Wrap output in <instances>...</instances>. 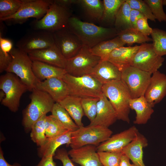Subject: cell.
<instances>
[{
	"label": "cell",
	"mask_w": 166,
	"mask_h": 166,
	"mask_svg": "<svg viewBox=\"0 0 166 166\" xmlns=\"http://www.w3.org/2000/svg\"><path fill=\"white\" fill-rule=\"evenodd\" d=\"M46 116H44L37 121L33 124L31 129V139L40 147L44 143L47 138L45 129Z\"/></svg>",
	"instance_id": "8d00e7d4"
},
{
	"label": "cell",
	"mask_w": 166,
	"mask_h": 166,
	"mask_svg": "<svg viewBox=\"0 0 166 166\" xmlns=\"http://www.w3.org/2000/svg\"><path fill=\"white\" fill-rule=\"evenodd\" d=\"M62 79L67 86L70 95L81 99L99 98L103 94V85L89 75L77 77L66 73Z\"/></svg>",
	"instance_id": "5b68a950"
},
{
	"label": "cell",
	"mask_w": 166,
	"mask_h": 166,
	"mask_svg": "<svg viewBox=\"0 0 166 166\" xmlns=\"http://www.w3.org/2000/svg\"><path fill=\"white\" fill-rule=\"evenodd\" d=\"M140 45L122 46L113 50L107 60L115 65L121 71L123 69L131 65L132 59L138 50Z\"/></svg>",
	"instance_id": "603a6c76"
},
{
	"label": "cell",
	"mask_w": 166,
	"mask_h": 166,
	"mask_svg": "<svg viewBox=\"0 0 166 166\" xmlns=\"http://www.w3.org/2000/svg\"><path fill=\"white\" fill-rule=\"evenodd\" d=\"M5 97V94L4 91L1 90H0V101L1 102Z\"/></svg>",
	"instance_id": "f907efd6"
},
{
	"label": "cell",
	"mask_w": 166,
	"mask_h": 166,
	"mask_svg": "<svg viewBox=\"0 0 166 166\" xmlns=\"http://www.w3.org/2000/svg\"><path fill=\"white\" fill-rule=\"evenodd\" d=\"M54 1L59 4L66 8L69 9L71 5L78 4L79 0H56Z\"/></svg>",
	"instance_id": "7dc6e473"
},
{
	"label": "cell",
	"mask_w": 166,
	"mask_h": 166,
	"mask_svg": "<svg viewBox=\"0 0 166 166\" xmlns=\"http://www.w3.org/2000/svg\"><path fill=\"white\" fill-rule=\"evenodd\" d=\"M151 35L156 52L161 57L166 55V31L158 28H153Z\"/></svg>",
	"instance_id": "e575fe53"
},
{
	"label": "cell",
	"mask_w": 166,
	"mask_h": 166,
	"mask_svg": "<svg viewBox=\"0 0 166 166\" xmlns=\"http://www.w3.org/2000/svg\"><path fill=\"white\" fill-rule=\"evenodd\" d=\"M117 120L116 112L108 99L103 93L97 103L95 118L89 125H99L109 128Z\"/></svg>",
	"instance_id": "ffe728a7"
},
{
	"label": "cell",
	"mask_w": 166,
	"mask_h": 166,
	"mask_svg": "<svg viewBox=\"0 0 166 166\" xmlns=\"http://www.w3.org/2000/svg\"><path fill=\"white\" fill-rule=\"evenodd\" d=\"M72 132L68 131L58 136L47 137L44 143L38 149L39 156L41 158L50 155L54 156L57 149L59 146L65 144L69 146L71 143Z\"/></svg>",
	"instance_id": "d4e9b609"
},
{
	"label": "cell",
	"mask_w": 166,
	"mask_h": 166,
	"mask_svg": "<svg viewBox=\"0 0 166 166\" xmlns=\"http://www.w3.org/2000/svg\"><path fill=\"white\" fill-rule=\"evenodd\" d=\"M99 98L89 97L81 99V103L84 115L90 123L95 119L96 116L97 103Z\"/></svg>",
	"instance_id": "f35d334b"
},
{
	"label": "cell",
	"mask_w": 166,
	"mask_h": 166,
	"mask_svg": "<svg viewBox=\"0 0 166 166\" xmlns=\"http://www.w3.org/2000/svg\"><path fill=\"white\" fill-rule=\"evenodd\" d=\"M152 74L144 96L153 107L166 95V75L158 70Z\"/></svg>",
	"instance_id": "2e32d148"
},
{
	"label": "cell",
	"mask_w": 166,
	"mask_h": 166,
	"mask_svg": "<svg viewBox=\"0 0 166 166\" xmlns=\"http://www.w3.org/2000/svg\"><path fill=\"white\" fill-rule=\"evenodd\" d=\"M81 99L69 95L59 103L79 128L84 126L82 119L84 114L81 105Z\"/></svg>",
	"instance_id": "4316f807"
},
{
	"label": "cell",
	"mask_w": 166,
	"mask_h": 166,
	"mask_svg": "<svg viewBox=\"0 0 166 166\" xmlns=\"http://www.w3.org/2000/svg\"><path fill=\"white\" fill-rule=\"evenodd\" d=\"M89 75L103 85L113 81L121 79V71L108 60H101Z\"/></svg>",
	"instance_id": "44dd1931"
},
{
	"label": "cell",
	"mask_w": 166,
	"mask_h": 166,
	"mask_svg": "<svg viewBox=\"0 0 166 166\" xmlns=\"http://www.w3.org/2000/svg\"><path fill=\"white\" fill-rule=\"evenodd\" d=\"M13 43L8 38H4L0 35V51L4 54L9 55L12 50Z\"/></svg>",
	"instance_id": "ee69618b"
},
{
	"label": "cell",
	"mask_w": 166,
	"mask_h": 166,
	"mask_svg": "<svg viewBox=\"0 0 166 166\" xmlns=\"http://www.w3.org/2000/svg\"><path fill=\"white\" fill-rule=\"evenodd\" d=\"M45 129L46 137L49 138L61 135L68 131L57 119L51 115L46 116Z\"/></svg>",
	"instance_id": "836d02e7"
},
{
	"label": "cell",
	"mask_w": 166,
	"mask_h": 166,
	"mask_svg": "<svg viewBox=\"0 0 166 166\" xmlns=\"http://www.w3.org/2000/svg\"><path fill=\"white\" fill-rule=\"evenodd\" d=\"M53 156L50 155L42 157L38 164L35 166H56V164L53 160Z\"/></svg>",
	"instance_id": "bcb514c9"
},
{
	"label": "cell",
	"mask_w": 166,
	"mask_h": 166,
	"mask_svg": "<svg viewBox=\"0 0 166 166\" xmlns=\"http://www.w3.org/2000/svg\"><path fill=\"white\" fill-rule=\"evenodd\" d=\"M125 0H104V11L101 21L112 23L115 22L117 14Z\"/></svg>",
	"instance_id": "1f68e13d"
},
{
	"label": "cell",
	"mask_w": 166,
	"mask_h": 166,
	"mask_svg": "<svg viewBox=\"0 0 166 166\" xmlns=\"http://www.w3.org/2000/svg\"><path fill=\"white\" fill-rule=\"evenodd\" d=\"M117 35L125 44L130 45L135 43L142 44L152 41V38L143 34L133 28L121 31Z\"/></svg>",
	"instance_id": "f546056e"
},
{
	"label": "cell",
	"mask_w": 166,
	"mask_h": 166,
	"mask_svg": "<svg viewBox=\"0 0 166 166\" xmlns=\"http://www.w3.org/2000/svg\"><path fill=\"white\" fill-rule=\"evenodd\" d=\"M69 9L53 0L45 15L39 20H34L30 23L33 30H43L52 33L67 27L71 17Z\"/></svg>",
	"instance_id": "277c9868"
},
{
	"label": "cell",
	"mask_w": 166,
	"mask_h": 166,
	"mask_svg": "<svg viewBox=\"0 0 166 166\" xmlns=\"http://www.w3.org/2000/svg\"><path fill=\"white\" fill-rule=\"evenodd\" d=\"M0 166H21V165L17 163H15L13 164H10L8 163L5 159L3 152L0 148Z\"/></svg>",
	"instance_id": "c3c4849f"
},
{
	"label": "cell",
	"mask_w": 166,
	"mask_h": 166,
	"mask_svg": "<svg viewBox=\"0 0 166 166\" xmlns=\"http://www.w3.org/2000/svg\"><path fill=\"white\" fill-rule=\"evenodd\" d=\"M55 45L66 59L76 55L83 45L79 38L66 28L53 33Z\"/></svg>",
	"instance_id": "5bb4252c"
},
{
	"label": "cell",
	"mask_w": 166,
	"mask_h": 166,
	"mask_svg": "<svg viewBox=\"0 0 166 166\" xmlns=\"http://www.w3.org/2000/svg\"><path fill=\"white\" fill-rule=\"evenodd\" d=\"M51 113L67 130L73 132L79 128L73 121L66 110L59 103H55Z\"/></svg>",
	"instance_id": "4dcf8cb0"
},
{
	"label": "cell",
	"mask_w": 166,
	"mask_h": 166,
	"mask_svg": "<svg viewBox=\"0 0 166 166\" xmlns=\"http://www.w3.org/2000/svg\"><path fill=\"white\" fill-rule=\"evenodd\" d=\"M102 90L116 112L117 120L129 123V101L131 97L123 82L120 80L108 83L102 85Z\"/></svg>",
	"instance_id": "7a4b0ae2"
},
{
	"label": "cell",
	"mask_w": 166,
	"mask_h": 166,
	"mask_svg": "<svg viewBox=\"0 0 166 166\" xmlns=\"http://www.w3.org/2000/svg\"><path fill=\"white\" fill-rule=\"evenodd\" d=\"M31 101L23 113L22 123L27 130L31 129L33 124L42 117L51 112L55 103L47 93L36 89L30 96Z\"/></svg>",
	"instance_id": "3957f363"
},
{
	"label": "cell",
	"mask_w": 166,
	"mask_h": 166,
	"mask_svg": "<svg viewBox=\"0 0 166 166\" xmlns=\"http://www.w3.org/2000/svg\"><path fill=\"white\" fill-rule=\"evenodd\" d=\"M121 79L127 87L132 99L144 95L152 73L131 65L121 71Z\"/></svg>",
	"instance_id": "30bf717a"
},
{
	"label": "cell",
	"mask_w": 166,
	"mask_h": 166,
	"mask_svg": "<svg viewBox=\"0 0 166 166\" xmlns=\"http://www.w3.org/2000/svg\"><path fill=\"white\" fill-rule=\"evenodd\" d=\"M54 156L55 159L61 161L63 166H75L69 158L68 152L64 149L58 150Z\"/></svg>",
	"instance_id": "7bdbcfd3"
},
{
	"label": "cell",
	"mask_w": 166,
	"mask_h": 166,
	"mask_svg": "<svg viewBox=\"0 0 166 166\" xmlns=\"http://www.w3.org/2000/svg\"><path fill=\"white\" fill-rule=\"evenodd\" d=\"M136 29L143 34L148 36L151 35L152 31V29L148 24V19L145 17L137 20Z\"/></svg>",
	"instance_id": "b9f144b4"
},
{
	"label": "cell",
	"mask_w": 166,
	"mask_h": 166,
	"mask_svg": "<svg viewBox=\"0 0 166 166\" xmlns=\"http://www.w3.org/2000/svg\"><path fill=\"white\" fill-rule=\"evenodd\" d=\"M125 44L117 36L111 39L102 41L90 49L93 55L101 58L102 60H107L111 52L116 49L124 46Z\"/></svg>",
	"instance_id": "83f0119b"
},
{
	"label": "cell",
	"mask_w": 166,
	"mask_h": 166,
	"mask_svg": "<svg viewBox=\"0 0 166 166\" xmlns=\"http://www.w3.org/2000/svg\"><path fill=\"white\" fill-rule=\"evenodd\" d=\"M113 133L109 128L99 125H89L79 128L72 132L69 146L76 148L88 145L97 147L107 140Z\"/></svg>",
	"instance_id": "ba28073f"
},
{
	"label": "cell",
	"mask_w": 166,
	"mask_h": 166,
	"mask_svg": "<svg viewBox=\"0 0 166 166\" xmlns=\"http://www.w3.org/2000/svg\"><path fill=\"white\" fill-rule=\"evenodd\" d=\"M32 70L36 78L41 81L53 77L62 79L67 73L65 69L38 61H33Z\"/></svg>",
	"instance_id": "484cf974"
},
{
	"label": "cell",
	"mask_w": 166,
	"mask_h": 166,
	"mask_svg": "<svg viewBox=\"0 0 166 166\" xmlns=\"http://www.w3.org/2000/svg\"><path fill=\"white\" fill-rule=\"evenodd\" d=\"M164 61V58L156 52L152 43H145L140 45L131 65L152 74L158 70Z\"/></svg>",
	"instance_id": "7c38bea8"
},
{
	"label": "cell",
	"mask_w": 166,
	"mask_h": 166,
	"mask_svg": "<svg viewBox=\"0 0 166 166\" xmlns=\"http://www.w3.org/2000/svg\"><path fill=\"white\" fill-rule=\"evenodd\" d=\"M163 5H166V0H163Z\"/></svg>",
	"instance_id": "816d5d0a"
},
{
	"label": "cell",
	"mask_w": 166,
	"mask_h": 166,
	"mask_svg": "<svg viewBox=\"0 0 166 166\" xmlns=\"http://www.w3.org/2000/svg\"><path fill=\"white\" fill-rule=\"evenodd\" d=\"M149 7L156 19L159 22H166V14L163 8V0H144Z\"/></svg>",
	"instance_id": "60d3db41"
},
{
	"label": "cell",
	"mask_w": 166,
	"mask_h": 166,
	"mask_svg": "<svg viewBox=\"0 0 166 166\" xmlns=\"http://www.w3.org/2000/svg\"><path fill=\"white\" fill-rule=\"evenodd\" d=\"M130 109L134 110L136 116L134 123L142 124H146L154 112L153 107L147 101L144 95L131 99L129 101Z\"/></svg>",
	"instance_id": "cb8c5ba5"
},
{
	"label": "cell",
	"mask_w": 166,
	"mask_h": 166,
	"mask_svg": "<svg viewBox=\"0 0 166 166\" xmlns=\"http://www.w3.org/2000/svg\"><path fill=\"white\" fill-rule=\"evenodd\" d=\"M127 156L123 154L121 158L120 166H136L133 164H131Z\"/></svg>",
	"instance_id": "681fc988"
},
{
	"label": "cell",
	"mask_w": 166,
	"mask_h": 166,
	"mask_svg": "<svg viewBox=\"0 0 166 166\" xmlns=\"http://www.w3.org/2000/svg\"><path fill=\"white\" fill-rule=\"evenodd\" d=\"M145 17L140 12L136 10L132 9L130 14V20L132 27L136 29V23L139 19Z\"/></svg>",
	"instance_id": "f6af8a7d"
},
{
	"label": "cell",
	"mask_w": 166,
	"mask_h": 166,
	"mask_svg": "<svg viewBox=\"0 0 166 166\" xmlns=\"http://www.w3.org/2000/svg\"><path fill=\"white\" fill-rule=\"evenodd\" d=\"M132 9L140 12L145 17L152 21L155 22L156 18L152 14L147 4L142 0H125Z\"/></svg>",
	"instance_id": "ab89813d"
},
{
	"label": "cell",
	"mask_w": 166,
	"mask_h": 166,
	"mask_svg": "<svg viewBox=\"0 0 166 166\" xmlns=\"http://www.w3.org/2000/svg\"><path fill=\"white\" fill-rule=\"evenodd\" d=\"M131 10L130 6L125 0L121 6L116 17L114 23L116 30L119 29L121 31L132 28L130 20Z\"/></svg>",
	"instance_id": "d6a6232c"
},
{
	"label": "cell",
	"mask_w": 166,
	"mask_h": 166,
	"mask_svg": "<svg viewBox=\"0 0 166 166\" xmlns=\"http://www.w3.org/2000/svg\"><path fill=\"white\" fill-rule=\"evenodd\" d=\"M22 5L14 15L4 19L8 25L21 24L28 19H41L45 15L53 0H22Z\"/></svg>",
	"instance_id": "9c48e42d"
},
{
	"label": "cell",
	"mask_w": 166,
	"mask_h": 166,
	"mask_svg": "<svg viewBox=\"0 0 166 166\" xmlns=\"http://www.w3.org/2000/svg\"><path fill=\"white\" fill-rule=\"evenodd\" d=\"M0 89L5 94L1 104L13 112L18 111L22 96L29 91L27 86L17 76L9 72L1 76Z\"/></svg>",
	"instance_id": "8992f818"
},
{
	"label": "cell",
	"mask_w": 166,
	"mask_h": 166,
	"mask_svg": "<svg viewBox=\"0 0 166 166\" xmlns=\"http://www.w3.org/2000/svg\"><path fill=\"white\" fill-rule=\"evenodd\" d=\"M100 161L102 166H120L121 151L117 152H98Z\"/></svg>",
	"instance_id": "74e56055"
},
{
	"label": "cell",
	"mask_w": 166,
	"mask_h": 166,
	"mask_svg": "<svg viewBox=\"0 0 166 166\" xmlns=\"http://www.w3.org/2000/svg\"><path fill=\"white\" fill-rule=\"evenodd\" d=\"M28 54L32 61H39L60 68H65L67 59L55 45Z\"/></svg>",
	"instance_id": "d6986e66"
},
{
	"label": "cell",
	"mask_w": 166,
	"mask_h": 166,
	"mask_svg": "<svg viewBox=\"0 0 166 166\" xmlns=\"http://www.w3.org/2000/svg\"><path fill=\"white\" fill-rule=\"evenodd\" d=\"M55 45L53 33L35 30L26 33L16 44L17 48L27 53Z\"/></svg>",
	"instance_id": "4fadbf2b"
},
{
	"label": "cell",
	"mask_w": 166,
	"mask_h": 166,
	"mask_svg": "<svg viewBox=\"0 0 166 166\" xmlns=\"http://www.w3.org/2000/svg\"><path fill=\"white\" fill-rule=\"evenodd\" d=\"M148 145L146 138L138 132L133 140L121 151L136 166H145L143 160V148Z\"/></svg>",
	"instance_id": "7402d4cb"
},
{
	"label": "cell",
	"mask_w": 166,
	"mask_h": 166,
	"mask_svg": "<svg viewBox=\"0 0 166 166\" xmlns=\"http://www.w3.org/2000/svg\"><path fill=\"white\" fill-rule=\"evenodd\" d=\"M22 0H0V21L13 16L18 10Z\"/></svg>",
	"instance_id": "d590c367"
},
{
	"label": "cell",
	"mask_w": 166,
	"mask_h": 166,
	"mask_svg": "<svg viewBox=\"0 0 166 166\" xmlns=\"http://www.w3.org/2000/svg\"><path fill=\"white\" fill-rule=\"evenodd\" d=\"M101 60L92 53L90 49L83 46L76 55L67 59L65 69L67 73L73 76L89 75Z\"/></svg>",
	"instance_id": "8fae6325"
},
{
	"label": "cell",
	"mask_w": 166,
	"mask_h": 166,
	"mask_svg": "<svg viewBox=\"0 0 166 166\" xmlns=\"http://www.w3.org/2000/svg\"><path fill=\"white\" fill-rule=\"evenodd\" d=\"M68 153L72 161L81 166H102L97 151V146L88 145L72 148Z\"/></svg>",
	"instance_id": "ac0fdd59"
},
{
	"label": "cell",
	"mask_w": 166,
	"mask_h": 166,
	"mask_svg": "<svg viewBox=\"0 0 166 166\" xmlns=\"http://www.w3.org/2000/svg\"><path fill=\"white\" fill-rule=\"evenodd\" d=\"M11 53L12 60L6 69V72L13 73L17 76L32 91L39 81L35 77L32 70L33 61L28 54L14 48Z\"/></svg>",
	"instance_id": "52a82bcc"
},
{
	"label": "cell",
	"mask_w": 166,
	"mask_h": 166,
	"mask_svg": "<svg viewBox=\"0 0 166 166\" xmlns=\"http://www.w3.org/2000/svg\"><path fill=\"white\" fill-rule=\"evenodd\" d=\"M78 4L81 5L90 18L96 21H101L104 11L103 1L79 0Z\"/></svg>",
	"instance_id": "f1b7e54d"
},
{
	"label": "cell",
	"mask_w": 166,
	"mask_h": 166,
	"mask_svg": "<svg viewBox=\"0 0 166 166\" xmlns=\"http://www.w3.org/2000/svg\"><path fill=\"white\" fill-rule=\"evenodd\" d=\"M66 28L77 37L83 46L89 49L118 34L116 29L98 26L75 17L70 18Z\"/></svg>",
	"instance_id": "6da1fadb"
},
{
	"label": "cell",
	"mask_w": 166,
	"mask_h": 166,
	"mask_svg": "<svg viewBox=\"0 0 166 166\" xmlns=\"http://www.w3.org/2000/svg\"><path fill=\"white\" fill-rule=\"evenodd\" d=\"M138 130L135 126L111 136L107 140L97 147L98 152H117L122 149L131 142Z\"/></svg>",
	"instance_id": "9a60e30c"
},
{
	"label": "cell",
	"mask_w": 166,
	"mask_h": 166,
	"mask_svg": "<svg viewBox=\"0 0 166 166\" xmlns=\"http://www.w3.org/2000/svg\"><path fill=\"white\" fill-rule=\"evenodd\" d=\"M35 89L46 92L57 103H59L69 95L65 83L62 79L57 77L39 81Z\"/></svg>",
	"instance_id": "e0dca14e"
}]
</instances>
